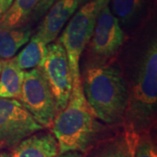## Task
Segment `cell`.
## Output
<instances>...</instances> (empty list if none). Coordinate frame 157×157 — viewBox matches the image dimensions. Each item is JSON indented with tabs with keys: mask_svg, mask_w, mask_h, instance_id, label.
Returning <instances> with one entry per match:
<instances>
[{
	"mask_svg": "<svg viewBox=\"0 0 157 157\" xmlns=\"http://www.w3.org/2000/svg\"><path fill=\"white\" fill-rule=\"evenodd\" d=\"M107 126L96 117L82 89L81 76L73 82V90L66 107L57 113L50 127L56 138L59 154L77 151L85 154L106 137Z\"/></svg>",
	"mask_w": 157,
	"mask_h": 157,
	"instance_id": "1",
	"label": "cell"
},
{
	"mask_svg": "<svg viewBox=\"0 0 157 157\" xmlns=\"http://www.w3.org/2000/svg\"><path fill=\"white\" fill-rule=\"evenodd\" d=\"M82 89L95 116L109 127H121L128 101V84L112 63L92 62L81 75Z\"/></svg>",
	"mask_w": 157,
	"mask_h": 157,
	"instance_id": "2",
	"label": "cell"
},
{
	"mask_svg": "<svg viewBox=\"0 0 157 157\" xmlns=\"http://www.w3.org/2000/svg\"><path fill=\"white\" fill-rule=\"evenodd\" d=\"M157 108V43L154 39L144 51L134 78L128 85V101L123 126L135 134L150 132Z\"/></svg>",
	"mask_w": 157,
	"mask_h": 157,
	"instance_id": "3",
	"label": "cell"
},
{
	"mask_svg": "<svg viewBox=\"0 0 157 157\" xmlns=\"http://www.w3.org/2000/svg\"><path fill=\"white\" fill-rule=\"evenodd\" d=\"M100 8L94 1L81 5L68 20L59 41L65 48L72 71L73 82L80 78L79 60L92 38Z\"/></svg>",
	"mask_w": 157,
	"mask_h": 157,
	"instance_id": "4",
	"label": "cell"
},
{
	"mask_svg": "<svg viewBox=\"0 0 157 157\" xmlns=\"http://www.w3.org/2000/svg\"><path fill=\"white\" fill-rule=\"evenodd\" d=\"M18 101L44 128H50L58 113L54 97L39 67L25 71Z\"/></svg>",
	"mask_w": 157,
	"mask_h": 157,
	"instance_id": "5",
	"label": "cell"
},
{
	"mask_svg": "<svg viewBox=\"0 0 157 157\" xmlns=\"http://www.w3.org/2000/svg\"><path fill=\"white\" fill-rule=\"evenodd\" d=\"M43 129L20 101L0 98V147L11 148Z\"/></svg>",
	"mask_w": 157,
	"mask_h": 157,
	"instance_id": "6",
	"label": "cell"
},
{
	"mask_svg": "<svg viewBox=\"0 0 157 157\" xmlns=\"http://www.w3.org/2000/svg\"><path fill=\"white\" fill-rule=\"evenodd\" d=\"M42 73L54 97L58 113L66 107L73 90V75L65 48L59 41L47 45Z\"/></svg>",
	"mask_w": 157,
	"mask_h": 157,
	"instance_id": "7",
	"label": "cell"
},
{
	"mask_svg": "<svg viewBox=\"0 0 157 157\" xmlns=\"http://www.w3.org/2000/svg\"><path fill=\"white\" fill-rule=\"evenodd\" d=\"M125 41V33L109 6L98 12L95 25L88 45L94 63L110 61L118 53Z\"/></svg>",
	"mask_w": 157,
	"mask_h": 157,
	"instance_id": "8",
	"label": "cell"
},
{
	"mask_svg": "<svg viewBox=\"0 0 157 157\" xmlns=\"http://www.w3.org/2000/svg\"><path fill=\"white\" fill-rule=\"evenodd\" d=\"M79 0H57L49 8L35 36L46 45L55 41L65 25L77 11Z\"/></svg>",
	"mask_w": 157,
	"mask_h": 157,
	"instance_id": "9",
	"label": "cell"
},
{
	"mask_svg": "<svg viewBox=\"0 0 157 157\" xmlns=\"http://www.w3.org/2000/svg\"><path fill=\"white\" fill-rule=\"evenodd\" d=\"M137 137V134L122 125L121 131L102 138L83 157H135Z\"/></svg>",
	"mask_w": 157,
	"mask_h": 157,
	"instance_id": "10",
	"label": "cell"
},
{
	"mask_svg": "<svg viewBox=\"0 0 157 157\" xmlns=\"http://www.w3.org/2000/svg\"><path fill=\"white\" fill-rule=\"evenodd\" d=\"M58 154L59 146L54 135L41 130L11 147L8 157H55Z\"/></svg>",
	"mask_w": 157,
	"mask_h": 157,
	"instance_id": "11",
	"label": "cell"
},
{
	"mask_svg": "<svg viewBox=\"0 0 157 157\" xmlns=\"http://www.w3.org/2000/svg\"><path fill=\"white\" fill-rule=\"evenodd\" d=\"M25 71L17 67L13 59L3 60L0 73V98L19 100Z\"/></svg>",
	"mask_w": 157,
	"mask_h": 157,
	"instance_id": "12",
	"label": "cell"
},
{
	"mask_svg": "<svg viewBox=\"0 0 157 157\" xmlns=\"http://www.w3.org/2000/svg\"><path fill=\"white\" fill-rule=\"evenodd\" d=\"M33 31L27 25L17 28L0 27V59H12L32 37Z\"/></svg>",
	"mask_w": 157,
	"mask_h": 157,
	"instance_id": "13",
	"label": "cell"
},
{
	"mask_svg": "<svg viewBox=\"0 0 157 157\" xmlns=\"http://www.w3.org/2000/svg\"><path fill=\"white\" fill-rule=\"evenodd\" d=\"M47 45L33 35L25 48L12 59L18 67L24 71H27L33 68L41 67L45 61Z\"/></svg>",
	"mask_w": 157,
	"mask_h": 157,
	"instance_id": "14",
	"label": "cell"
},
{
	"mask_svg": "<svg viewBox=\"0 0 157 157\" xmlns=\"http://www.w3.org/2000/svg\"><path fill=\"white\" fill-rule=\"evenodd\" d=\"M112 13L121 26H131L143 17L149 0H110Z\"/></svg>",
	"mask_w": 157,
	"mask_h": 157,
	"instance_id": "15",
	"label": "cell"
},
{
	"mask_svg": "<svg viewBox=\"0 0 157 157\" xmlns=\"http://www.w3.org/2000/svg\"><path fill=\"white\" fill-rule=\"evenodd\" d=\"M40 0H13L0 19V27L17 28L26 25Z\"/></svg>",
	"mask_w": 157,
	"mask_h": 157,
	"instance_id": "16",
	"label": "cell"
},
{
	"mask_svg": "<svg viewBox=\"0 0 157 157\" xmlns=\"http://www.w3.org/2000/svg\"><path fill=\"white\" fill-rule=\"evenodd\" d=\"M135 157H157L156 144L150 132L138 135L135 146Z\"/></svg>",
	"mask_w": 157,
	"mask_h": 157,
	"instance_id": "17",
	"label": "cell"
},
{
	"mask_svg": "<svg viewBox=\"0 0 157 157\" xmlns=\"http://www.w3.org/2000/svg\"><path fill=\"white\" fill-rule=\"evenodd\" d=\"M56 1L57 0H40L39 4L35 7L33 13L31 17L33 19H39V17H42L49 10V8L52 6V4Z\"/></svg>",
	"mask_w": 157,
	"mask_h": 157,
	"instance_id": "18",
	"label": "cell"
},
{
	"mask_svg": "<svg viewBox=\"0 0 157 157\" xmlns=\"http://www.w3.org/2000/svg\"><path fill=\"white\" fill-rule=\"evenodd\" d=\"M13 0H0V19L6 14Z\"/></svg>",
	"mask_w": 157,
	"mask_h": 157,
	"instance_id": "19",
	"label": "cell"
},
{
	"mask_svg": "<svg viewBox=\"0 0 157 157\" xmlns=\"http://www.w3.org/2000/svg\"><path fill=\"white\" fill-rule=\"evenodd\" d=\"M91 1L95 2L96 4H97V6H98V7L100 8V10H101L102 7H104V6H108V4L110 3V0H79V4L83 5V4H85V3L91 2Z\"/></svg>",
	"mask_w": 157,
	"mask_h": 157,
	"instance_id": "20",
	"label": "cell"
},
{
	"mask_svg": "<svg viewBox=\"0 0 157 157\" xmlns=\"http://www.w3.org/2000/svg\"><path fill=\"white\" fill-rule=\"evenodd\" d=\"M84 154L77 151L67 152L64 154H58L55 157H83Z\"/></svg>",
	"mask_w": 157,
	"mask_h": 157,
	"instance_id": "21",
	"label": "cell"
},
{
	"mask_svg": "<svg viewBox=\"0 0 157 157\" xmlns=\"http://www.w3.org/2000/svg\"><path fill=\"white\" fill-rule=\"evenodd\" d=\"M2 64H3V59H0V73H1V69H2Z\"/></svg>",
	"mask_w": 157,
	"mask_h": 157,
	"instance_id": "22",
	"label": "cell"
},
{
	"mask_svg": "<svg viewBox=\"0 0 157 157\" xmlns=\"http://www.w3.org/2000/svg\"><path fill=\"white\" fill-rule=\"evenodd\" d=\"M0 157H1V155H0Z\"/></svg>",
	"mask_w": 157,
	"mask_h": 157,
	"instance_id": "23",
	"label": "cell"
}]
</instances>
